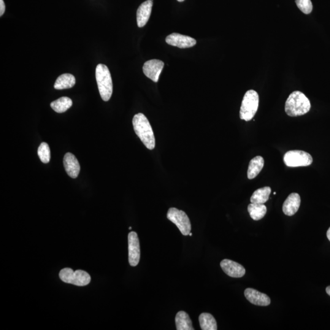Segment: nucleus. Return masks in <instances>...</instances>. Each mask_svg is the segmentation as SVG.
Masks as SVG:
<instances>
[{
    "label": "nucleus",
    "mask_w": 330,
    "mask_h": 330,
    "mask_svg": "<svg viewBox=\"0 0 330 330\" xmlns=\"http://www.w3.org/2000/svg\"><path fill=\"white\" fill-rule=\"evenodd\" d=\"M76 83L75 78L74 75L70 74H64L61 75L56 80L54 88L57 90H62V89H69L74 87Z\"/></svg>",
    "instance_id": "obj_17"
},
{
    "label": "nucleus",
    "mask_w": 330,
    "mask_h": 330,
    "mask_svg": "<svg viewBox=\"0 0 330 330\" xmlns=\"http://www.w3.org/2000/svg\"><path fill=\"white\" fill-rule=\"evenodd\" d=\"M178 2H182L183 1H185V0H177Z\"/></svg>",
    "instance_id": "obj_28"
},
{
    "label": "nucleus",
    "mask_w": 330,
    "mask_h": 330,
    "mask_svg": "<svg viewBox=\"0 0 330 330\" xmlns=\"http://www.w3.org/2000/svg\"><path fill=\"white\" fill-rule=\"evenodd\" d=\"M327 236L328 237V239L330 241V228L329 229L328 231H327Z\"/></svg>",
    "instance_id": "obj_26"
},
{
    "label": "nucleus",
    "mask_w": 330,
    "mask_h": 330,
    "mask_svg": "<svg viewBox=\"0 0 330 330\" xmlns=\"http://www.w3.org/2000/svg\"><path fill=\"white\" fill-rule=\"evenodd\" d=\"M96 78L100 95L103 101H109L113 93V82L110 70L107 66L102 64L97 65Z\"/></svg>",
    "instance_id": "obj_3"
},
{
    "label": "nucleus",
    "mask_w": 330,
    "mask_h": 330,
    "mask_svg": "<svg viewBox=\"0 0 330 330\" xmlns=\"http://www.w3.org/2000/svg\"><path fill=\"white\" fill-rule=\"evenodd\" d=\"M264 166V160L261 156H256L249 164L247 176L249 179H253L262 171Z\"/></svg>",
    "instance_id": "obj_16"
},
{
    "label": "nucleus",
    "mask_w": 330,
    "mask_h": 330,
    "mask_svg": "<svg viewBox=\"0 0 330 330\" xmlns=\"http://www.w3.org/2000/svg\"><path fill=\"white\" fill-rule=\"evenodd\" d=\"M189 235H190V236H192V233H191V232H190V233L189 234Z\"/></svg>",
    "instance_id": "obj_29"
},
{
    "label": "nucleus",
    "mask_w": 330,
    "mask_h": 330,
    "mask_svg": "<svg viewBox=\"0 0 330 330\" xmlns=\"http://www.w3.org/2000/svg\"><path fill=\"white\" fill-rule=\"evenodd\" d=\"M164 67L163 61L159 59H152V60L146 62L143 66V70L146 77L150 78L154 82H158L160 75Z\"/></svg>",
    "instance_id": "obj_9"
},
{
    "label": "nucleus",
    "mask_w": 330,
    "mask_h": 330,
    "mask_svg": "<svg viewBox=\"0 0 330 330\" xmlns=\"http://www.w3.org/2000/svg\"><path fill=\"white\" fill-rule=\"evenodd\" d=\"M310 109V100L304 93L299 91L291 93L286 102L285 112L291 117L307 114Z\"/></svg>",
    "instance_id": "obj_2"
},
{
    "label": "nucleus",
    "mask_w": 330,
    "mask_h": 330,
    "mask_svg": "<svg viewBox=\"0 0 330 330\" xmlns=\"http://www.w3.org/2000/svg\"><path fill=\"white\" fill-rule=\"evenodd\" d=\"M129 229L130 230L132 229V227H129Z\"/></svg>",
    "instance_id": "obj_30"
},
{
    "label": "nucleus",
    "mask_w": 330,
    "mask_h": 330,
    "mask_svg": "<svg viewBox=\"0 0 330 330\" xmlns=\"http://www.w3.org/2000/svg\"><path fill=\"white\" fill-rule=\"evenodd\" d=\"M267 210V207L264 204L251 203L248 206V211L251 218L255 221L263 218L266 214Z\"/></svg>",
    "instance_id": "obj_20"
},
{
    "label": "nucleus",
    "mask_w": 330,
    "mask_h": 330,
    "mask_svg": "<svg viewBox=\"0 0 330 330\" xmlns=\"http://www.w3.org/2000/svg\"><path fill=\"white\" fill-rule=\"evenodd\" d=\"M5 9H6V6H5L3 0H0V16L1 17L4 14Z\"/></svg>",
    "instance_id": "obj_25"
},
{
    "label": "nucleus",
    "mask_w": 330,
    "mask_h": 330,
    "mask_svg": "<svg viewBox=\"0 0 330 330\" xmlns=\"http://www.w3.org/2000/svg\"><path fill=\"white\" fill-rule=\"evenodd\" d=\"M326 292L328 294L329 296H330V286L327 287V288H326Z\"/></svg>",
    "instance_id": "obj_27"
},
{
    "label": "nucleus",
    "mask_w": 330,
    "mask_h": 330,
    "mask_svg": "<svg viewBox=\"0 0 330 330\" xmlns=\"http://www.w3.org/2000/svg\"><path fill=\"white\" fill-rule=\"evenodd\" d=\"M245 296L249 302L253 305L267 307L270 304V299L266 294L255 290V289L248 288L244 292Z\"/></svg>",
    "instance_id": "obj_12"
},
{
    "label": "nucleus",
    "mask_w": 330,
    "mask_h": 330,
    "mask_svg": "<svg viewBox=\"0 0 330 330\" xmlns=\"http://www.w3.org/2000/svg\"><path fill=\"white\" fill-rule=\"evenodd\" d=\"M37 154H38L39 158L42 163L48 164L50 162L51 158L50 150L49 146L47 143H42L40 145Z\"/></svg>",
    "instance_id": "obj_23"
},
{
    "label": "nucleus",
    "mask_w": 330,
    "mask_h": 330,
    "mask_svg": "<svg viewBox=\"0 0 330 330\" xmlns=\"http://www.w3.org/2000/svg\"><path fill=\"white\" fill-rule=\"evenodd\" d=\"M72 105V101L67 97H62L56 101L51 103L50 106L56 113H62L66 111Z\"/></svg>",
    "instance_id": "obj_22"
},
{
    "label": "nucleus",
    "mask_w": 330,
    "mask_h": 330,
    "mask_svg": "<svg viewBox=\"0 0 330 330\" xmlns=\"http://www.w3.org/2000/svg\"><path fill=\"white\" fill-rule=\"evenodd\" d=\"M271 191V188L269 186L258 189L251 197V203L264 204L269 200Z\"/></svg>",
    "instance_id": "obj_19"
},
{
    "label": "nucleus",
    "mask_w": 330,
    "mask_h": 330,
    "mask_svg": "<svg viewBox=\"0 0 330 330\" xmlns=\"http://www.w3.org/2000/svg\"><path fill=\"white\" fill-rule=\"evenodd\" d=\"M166 42L167 44L180 48H190L196 44V40L192 37L175 32L166 37Z\"/></svg>",
    "instance_id": "obj_10"
},
{
    "label": "nucleus",
    "mask_w": 330,
    "mask_h": 330,
    "mask_svg": "<svg viewBox=\"0 0 330 330\" xmlns=\"http://www.w3.org/2000/svg\"><path fill=\"white\" fill-rule=\"evenodd\" d=\"M259 97L258 93L249 90L243 97L240 110V118L242 120L250 121L255 116L258 110Z\"/></svg>",
    "instance_id": "obj_4"
},
{
    "label": "nucleus",
    "mask_w": 330,
    "mask_h": 330,
    "mask_svg": "<svg viewBox=\"0 0 330 330\" xmlns=\"http://www.w3.org/2000/svg\"><path fill=\"white\" fill-rule=\"evenodd\" d=\"M128 242L129 264L131 266L135 267L139 264L140 259V241L136 232H130Z\"/></svg>",
    "instance_id": "obj_8"
},
{
    "label": "nucleus",
    "mask_w": 330,
    "mask_h": 330,
    "mask_svg": "<svg viewBox=\"0 0 330 330\" xmlns=\"http://www.w3.org/2000/svg\"><path fill=\"white\" fill-rule=\"evenodd\" d=\"M200 327L202 330H216L217 324L213 316L209 313H202L199 317Z\"/></svg>",
    "instance_id": "obj_21"
},
{
    "label": "nucleus",
    "mask_w": 330,
    "mask_h": 330,
    "mask_svg": "<svg viewBox=\"0 0 330 330\" xmlns=\"http://www.w3.org/2000/svg\"><path fill=\"white\" fill-rule=\"evenodd\" d=\"M135 134L149 150L156 147V139L153 130L148 118L143 113L135 115L132 121Z\"/></svg>",
    "instance_id": "obj_1"
},
{
    "label": "nucleus",
    "mask_w": 330,
    "mask_h": 330,
    "mask_svg": "<svg viewBox=\"0 0 330 330\" xmlns=\"http://www.w3.org/2000/svg\"><path fill=\"white\" fill-rule=\"evenodd\" d=\"M297 7L305 14H309L312 12L313 6L311 0H296Z\"/></svg>",
    "instance_id": "obj_24"
},
{
    "label": "nucleus",
    "mask_w": 330,
    "mask_h": 330,
    "mask_svg": "<svg viewBox=\"0 0 330 330\" xmlns=\"http://www.w3.org/2000/svg\"><path fill=\"white\" fill-rule=\"evenodd\" d=\"M59 276L63 282L78 286H87L91 280L90 275L87 272L82 270H77L74 272L70 268L62 269Z\"/></svg>",
    "instance_id": "obj_5"
},
{
    "label": "nucleus",
    "mask_w": 330,
    "mask_h": 330,
    "mask_svg": "<svg viewBox=\"0 0 330 330\" xmlns=\"http://www.w3.org/2000/svg\"><path fill=\"white\" fill-rule=\"evenodd\" d=\"M175 326L177 330H193L192 322L187 313L179 311L175 316Z\"/></svg>",
    "instance_id": "obj_18"
},
{
    "label": "nucleus",
    "mask_w": 330,
    "mask_h": 330,
    "mask_svg": "<svg viewBox=\"0 0 330 330\" xmlns=\"http://www.w3.org/2000/svg\"><path fill=\"white\" fill-rule=\"evenodd\" d=\"M284 162L288 167L308 166L312 164L313 159L309 153L303 151H288L283 158Z\"/></svg>",
    "instance_id": "obj_7"
},
{
    "label": "nucleus",
    "mask_w": 330,
    "mask_h": 330,
    "mask_svg": "<svg viewBox=\"0 0 330 330\" xmlns=\"http://www.w3.org/2000/svg\"><path fill=\"white\" fill-rule=\"evenodd\" d=\"M153 6V0H148L139 7L137 12V20L138 26L140 28L145 26L150 19Z\"/></svg>",
    "instance_id": "obj_14"
},
{
    "label": "nucleus",
    "mask_w": 330,
    "mask_h": 330,
    "mask_svg": "<svg viewBox=\"0 0 330 330\" xmlns=\"http://www.w3.org/2000/svg\"><path fill=\"white\" fill-rule=\"evenodd\" d=\"M301 198L298 193H293L289 195L283 205V211L285 215L292 216L299 210Z\"/></svg>",
    "instance_id": "obj_15"
},
{
    "label": "nucleus",
    "mask_w": 330,
    "mask_h": 330,
    "mask_svg": "<svg viewBox=\"0 0 330 330\" xmlns=\"http://www.w3.org/2000/svg\"><path fill=\"white\" fill-rule=\"evenodd\" d=\"M220 266L226 275L232 278H242L245 274V268L242 265L229 259H224Z\"/></svg>",
    "instance_id": "obj_11"
},
{
    "label": "nucleus",
    "mask_w": 330,
    "mask_h": 330,
    "mask_svg": "<svg viewBox=\"0 0 330 330\" xmlns=\"http://www.w3.org/2000/svg\"><path fill=\"white\" fill-rule=\"evenodd\" d=\"M167 218L176 225L183 235H188L190 233L191 226L190 219L183 211L176 208H170L167 213Z\"/></svg>",
    "instance_id": "obj_6"
},
{
    "label": "nucleus",
    "mask_w": 330,
    "mask_h": 330,
    "mask_svg": "<svg viewBox=\"0 0 330 330\" xmlns=\"http://www.w3.org/2000/svg\"><path fill=\"white\" fill-rule=\"evenodd\" d=\"M63 163L67 174L73 178H77L80 171V166L74 154L70 153L65 154Z\"/></svg>",
    "instance_id": "obj_13"
}]
</instances>
